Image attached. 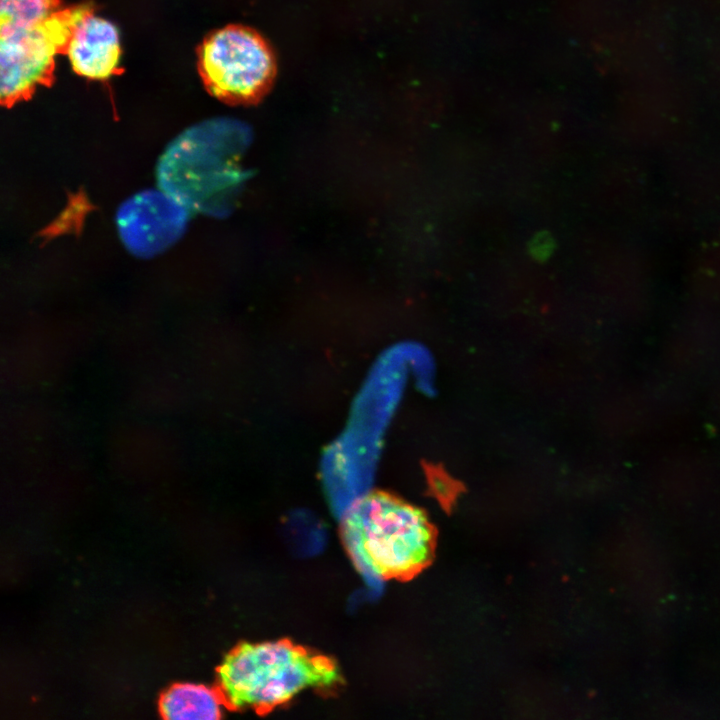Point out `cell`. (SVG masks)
Wrapping results in <instances>:
<instances>
[{
    "label": "cell",
    "mask_w": 720,
    "mask_h": 720,
    "mask_svg": "<svg viewBox=\"0 0 720 720\" xmlns=\"http://www.w3.org/2000/svg\"><path fill=\"white\" fill-rule=\"evenodd\" d=\"M61 0H0V27L27 26L59 10Z\"/></svg>",
    "instance_id": "9c48e42d"
},
{
    "label": "cell",
    "mask_w": 720,
    "mask_h": 720,
    "mask_svg": "<svg viewBox=\"0 0 720 720\" xmlns=\"http://www.w3.org/2000/svg\"><path fill=\"white\" fill-rule=\"evenodd\" d=\"M226 706L266 714L307 688H336L342 682L335 661L289 640L243 642L217 670Z\"/></svg>",
    "instance_id": "7a4b0ae2"
},
{
    "label": "cell",
    "mask_w": 720,
    "mask_h": 720,
    "mask_svg": "<svg viewBox=\"0 0 720 720\" xmlns=\"http://www.w3.org/2000/svg\"><path fill=\"white\" fill-rule=\"evenodd\" d=\"M355 564L377 579H408L431 560L434 532L425 514L394 496L373 492L355 500L341 524Z\"/></svg>",
    "instance_id": "3957f363"
},
{
    "label": "cell",
    "mask_w": 720,
    "mask_h": 720,
    "mask_svg": "<svg viewBox=\"0 0 720 720\" xmlns=\"http://www.w3.org/2000/svg\"><path fill=\"white\" fill-rule=\"evenodd\" d=\"M198 71L206 90L231 105H250L270 90L276 61L255 30L229 25L208 34L197 50Z\"/></svg>",
    "instance_id": "277c9868"
},
{
    "label": "cell",
    "mask_w": 720,
    "mask_h": 720,
    "mask_svg": "<svg viewBox=\"0 0 720 720\" xmlns=\"http://www.w3.org/2000/svg\"><path fill=\"white\" fill-rule=\"evenodd\" d=\"M66 55L73 71L91 80H105L121 73L119 33L110 21L86 14L76 25Z\"/></svg>",
    "instance_id": "52a82bcc"
},
{
    "label": "cell",
    "mask_w": 720,
    "mask_h": 720,
    "mask_svg": "<svg viewBox=\"0 0 720 720\" xmlns=\"http://www.w3.org/2000/svg\"><path fill=\"white\" fill-rule=\"evenodd\" d=\"M191 213L158 186L138 191L121 202L115 224L128 252L137 258L150 259L182 238Z\"/></svg>",
    "instance_id": "8992f818"
},
{
    "label": "cell",
    "mask_w": 720,
    "mask_h": 720,
    "mask_svg": "<svg viewBox=\"0 0 720 720\" xmlns=\"http://www.w3.org/2000/svg\"><path fill=\"white\" fill-rule=\"evenodd\" d=\"M94 8L59 9L27 26L0 27V99L4 106L26 100L54 82L55 56L66 54L77 23Z\"/></svg>",
    "instance_id": "5b68a950"
},
{
    "label": "cell",
    "mask_w": 720,
    "mask_h": 720,
    "mask_svg": "<svg viewBox=\"0 0 720 720\" xmlns=\"http://www.w3.org/2000/svg\"><path fill=\"white\" fill-rule=\"evenodd\" d=\"M224 704L219 691L196 684H179L170 688L161 698L163 717L180 719H217Z\"/></svg>",
    "instance_id": "ba28073f"
},
{
    "label": "cell",
    "mask_w": 720,
    "mask_h": 720,
    "mask_svg": "<svg viewBox=\"0 0 720 720\" xmlns=\"http://www.w3.org/2000/svg\"><path fill=\"white\" fill-rule=\"evenodd\" d=\"M251 141L244 123L214 118L177 135L160 155L158 186L191 212L225 217L232 212L250 171L240 159Z\"/></svg>",
    "instance_id": "6da1fadb"
}]
</instances>
